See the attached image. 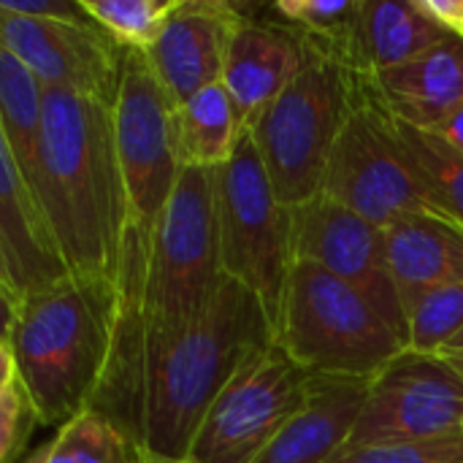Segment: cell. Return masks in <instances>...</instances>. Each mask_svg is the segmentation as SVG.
Here are the masks:
<instances>
[{
  "label": "cell",
  "instance_id": "6da1fadb",
  "mask_svg": "<svg viewBox=\"0 0 463 463\" xmlns=\"http://www.w3.org/2000/svg\"><path fill=\"white\" fill-rule=\"evenodd\" d=\"M117 326L90 410L114 423L141 456L184 458L228 380L277 339L263 301L225 277L209 309L179 336L144 331L130 279L117 271Z\"/></svg>",
  "mask_w": 463,
  "mask_h": 463
},
{
  "label": "cell",
  "instance_id": "7a4b0ae2",
  "mask_svg": "<svg viewBox=\"0 0 463 463\" xmlns=\"http://www.w3.org/2000/svg\"><path fill=\"white\" fill-rule=\"evenodd\" d=\"M41 201L73 277L117 282L130 206L111 103L46 90Z\"/></svg>",
  "mask_w": 463,
  "mask_h": 463
},
{
  "label": "cell",
  "instance_id": "3957f363",
  "mask_svg": "<svg viewBox=\"0 0 463 463\" xmlns=\"http://www.w3.org/2000/svg\"><path fill=\"white\" fill-rule=\"evenodd\" d=\"M117 282L71 277L5 312L3 342L43 426L84 412L109 366L117 326Z\"/></svg>",
  "mask_w": 463,
  "mask_h": 463
},
{
  "label": "cell",
  "instance_id": "277c9868",
  "mask_svg": "<svg viewBox=\"0 0 463 463\" xmlns=\"http://www.w3.org/2000/svg\"><path fill=\"white\" fill-rule=\"evenodd\" d=\"M214 193V171L182 168L152 231L133 220L128 225L119 271L130 279L138 320L155 339L187 331L225 279Z\"/></svg>",
  "mask_w": 463,
  "mask_h": 463
},
{
  "label": "cell",
  "instance_id": "5b68a950",
  "mask_svg": "<svg viewBox=\"0 0 463 463\" xmlns=\"http://www.w3.org/2000/svg\"><path fill=\"white\" fill-rule=\"evenodd\" d=\"M274 331L285 353L312 377L372 383L407 350L358 288L307 260L290 269Z\"/></svg>",
  "mask_w": 463,
  "mask_h": 463
},
{
  "label": "cell",
  "instance_id": "8992f818",
  "mask_svg": "<svg viewBox=\"0 0 463 463\" xmlns=\"http://www.w3.org/2000/svg\"><path fill=\"white\" fill-rule=\"evenodd\" d=\"M350 111L353 76L309 57V65L250 130L285 206H301L323 193L326 168Z\"/></svg>",
  "mask_w": 463,
  "mask_h": 463
},
{
  "label": "cell",
  "instance_id": "52a82bcc",
  "mask_svg": "<svg viewBox=\"0 0 463 463\" xmlns=\"http://www.w3.org/2000/svg\"><path fill=\"white\" fill-rule=\"evenodd\" d=\"M214 176L222 274L250 288L277 323L293 269V209L279 201L252 133Z\"/></svg>",
  "mask_w": 463,
  "mask_h": 463
},
{
  "label": "cell",
  "instance_id": "ba28073f",
  "mask_svg": "<svg viewBox=\"0 0 463 463\" xmlns=\"http://www.w3.org/2000/svg\"><path fill=\"white\" fill-rule=\"evenodd\" d=\"M323 193L383 231L412 214H442L393 138L366 76H353V111L331 152Z\"/></svg>",
  "mask_w": 463,
  "mask_h": 463
},
{
  "label": "cell",
  "instance_id": "9c48e42d",
  "mask_svg": "<svg viewBox=\"0 0 463 463\" xmlns=\"http://www.w3.org/2000/svg\"><path fill=\"white\" fill-rule=\"evenodd\" d=\"M309 388L312 374L274 339L217 393L187 456L201 463H252L301 412Z\"/></svg>",
  "mask_w": 463,
  "mask_h": 463
},
{
  "label": "cell",
  "instance_id": "30bf717a",
  "mask_svg": "<svg viewBox=\"0 0 463 463\" xmlns=\"http://www.w3.org/2000/svg\"><path fill=\"white\" fill-rule=\"evenodd\" d=\"M174 103L160 87L146 52H125L114 114L117 157L128 190L130 220L149 228L165 209L182 163L176 155Z\"/></svg>",
  "mask_w": 463,
  "mask_h": 463
},
{
  "label": "cell",
  "instance_id": "8fae6325",
  "mask_svg": "<svg viewBox=\"0 0 463 463\" xmlns=\"http://www.w3.org/2000/svg\"><path fill=\"white\" fill-rule=\"evenodd\" d=\"M463 434V380L439 358L404 350L372 383L345 448Z\"/></svg>",
  "mask_w": 463,
  "mask_h": 463
},
{
  "label": "cell",
  "instance_id": "7c38bea8",
  "mask_svg": "<svg viewBox=\"0 0 463 463\" xmlns=\"http://www.w3.org/2000/svg\"><path fill=\"white\" fill-rule=\"evenodd\" d=\"M293 263H315L358 288L410 347V320L391 274L385 231L326 193L293 206Z\"/></svg>",
  "mask_w": 463,
  "mask_h": 463
},
{
  "label": "cell",
  "instance_id": "4fadbf2b",
  "mask_svg": "<svg viewBox=\"0 0 463 463\" xmlns=\"http://www.w3.org/2000/svg\"><path fill=\"white\" fill-rule=\"evenodd\" d=\"M0 46L19 57L43 90H62L114 106L125 49L95 24L0 14Z\"/></svg>",
  "mask_w": 463,
  "mask_h": 463
},
{
  "label": "cell",
  "instance_id": "5bb4252c",
  "mask_svg": "<svg viewBox=\"0 0 463 463\" xmlns=\"http://www.w3.org/2000/svg\"><path fill=\"white\" fill-rule=\"evenodd\" d=\"M73 271L60 247L43 201L22 179L8 149L0 144V296L3 309L57 288Z\"/></svg>",
  "mask_w": 463,
  "mask_h": 463
},
{
  "label": "cell",
  "instance_id": "9a60e30c",
  "mask_svg": "<svg viewBox=\"0 0 463 463\" xmlns=\"http://www.w3.org/2000/svg\"><path fill=\"white\" fill-rule=\"evenodd\" d=\"M247 5L228 0H182L157 43L146 52L168 100L182 106L195 92L222 81L225 57Z\"/></svg>",
  "mask_w": 463,
  "mask_h": 463
},
{
  "label": "cell",
  "instance_id": "2e32d148",
  "mask_svg": "<svg viewBox=\"0 0 463 463\" xmlns=\"http://www.w3.org/2000/svg\"><path fill=\"white\" fill-rule=\"evenodd\" d=\"M307 65L309 52L296 33L277 19L252 16V8L247 5V16L231 41L222 71V87L247 133Z\"/></svg>",
  "mask_w": 463,
  "mask_h": 463
},
{
  "label": "cell",
  "instance_id": "e0dca14e",
  "mask_svg": "<svg viewBox=\"0 0 463 463\" xmlns=\"http://www.w3.org/2000/svg\"><path fill=\"white\" fill-rule=\"evenodd\" d=\"M366 84L393 119L434 130L463 100V41L448 35L415 60L366 76Z\"/></svg>",
  "mask_w": 463,
  "mask_h": 463
},
{
  "label": "cell",
  "instance_id": "ac0fdd59",
  "mask_svg": "<svg viewBox=\"0 0 463 463\" xmlns=\"http://www.w3.org/2000/svg\"><path fill=\"white\" fill-rule=\"evenodd\" d=\"M402 304L410 312L431 293L463 282V225L448 214H412L385 228Z\"/></svg>",
  "mask_w": 463,
  "mask_h": 463
},
{
  "label": "cell",
  "instance_id": "d6986e66",
  "mask_svg": "<svg viewBox=\"0 0 463 463\" xmlns=\"http://www.w3.org/2000/svg\"><path fill=\"white\" fill-rule=\"evenodd\" d=\"M366 393L369 383L364 380L312 377L301 412L252 463H328L347 445Z\"/></svg>",
  "mask_w": 463,
  "mask_h": 463
},
{
  "label": "cell",
  "instance_id": "ffe728a7",
  "mask_svg": "<svg viewBox=\"0 0 463 463\" xmlns=\"http://www.w3.org/2000/svg\"><path fill=\"white\" fill-rule=\"evenodd\" d=\"M43 84L0 46V144L38 198L43 193Z\"/></svg>",
  "mask_w": 463,
  "mask_h": 463
},
{
  "label": "cell",
  "instance_id": "44dd1931",
  "mask_svg": "<svg viewBox=\"0 0 463 463\" xmlns=\"http://www.w3.org/2000/svg\"><path fill=\"white\" fill-rule=\"evenodd\" d=\"M271 11L307 46L347 76H369L361 43V0H277Z\"/></svg>",
  "mask_w": 463,
  "mask_h": 463
},
{
  "label": "cell",
  "instance_id": "7402d4cb",
  "mask_svg": "<svg viewBox=\"0 0 463 463\" xmlns=\"http://www.w3.org/2000/svg\"><path fill=\"white\" fill-rule=\"evenodd\" d=\"M448 35L418 0H361V43L369 76L415 60Z\"/></svg>",
  "mask_w": 463,
  "mask_h": 463
},
{
  "label": "cell",
  "instance_id": "603a6c76",
  "mask_svg": "<svg viewBox=\"0 0 463 463\" xmlns=\"http://www.w3.org/2000/svg\"><path fill=\"white\" fill-rule=\"evenodd\" d=\"M174 130L182 168L209 171L222 168L233 157L241 136L247 133L222 81L195 92L190 100L176 106Z\"/></svg>",
  "mask_w": 463,
  "mask_h": 463
},
{
  "label": "cell",
  "instance_id": "cb8c5ba5",
  "mask_svg": "<svg viewBox=\"0 0 463 463\" xmlns=\"http://www.w3.org/2000/svg\"><path fill=\"white\" fill-rule=\"evenodd\" d=\"M380 103V100H377ZM385 111V109H383ZM385 122L393 133V138L399 141V146L404 149V155L410 157V163L415 165L418 176L423 179V184L429 187L437 209L453 220H458L463 225V157L458 152H453L445 141H439L434 133L429 130H418L412 125H404L399 119H393L385 111Z\"/></svg>",
  "mask_w": 463,
  "mask_h": 463
},
{
  "label": "cell",
  "instance_id": "d4e9b609",
  "mask_svg": "<svg viewBox=\"0 0 463 463\" xmlns=\"http://www.w3.org/2000/svg\"><path fill=\"white\" fill-rule=\"evenodd\" d=\"M182 0H81L87 16L125 52H149Z\"/></svg>",
  "mask_w": 463,
  "mask_h": 463
},
{
  "label": "cell",
  "instance_id": "484cf974",
  "mask_svg": "<svg viewBox=\"0 0 463 463\" xmlns=\"http://www.w3.org/2000/svg\"><path fill=\"white\" fill-rule=\"evenodd\" d=\"M141 453L130 439L95 410L79 412L52 439L49 463H138Z\"/></svg>",
  "mask_w": 463,
  "mask_h": 463
},
{
  "label": "cell",
  "instance_id": "4316f807",
  "mask_svg": "<svg viewBox=\"0 0 463 463\" xmlns=\"http://www.w3.org/2000/svg\"><path fill=\"white\" fill-rule=\"evenodd\" d=\"M38 426L43 423L19 374L16 358L11 347L0 342V463L22 461Z\"/></svg>",
  "mask_w": 463,
  "mask_h": 463
},
{
  "label": "cell",
  "instance_id": "83f0119b",
  "mask_svg": "<svg viewBox=\"0 0 463 463\" xmlns=\"http://www.w3.org/2000/svg\"><path fill=\"white\" fill-rule=\"evenodd\" d=\"M461 331L463 282H456L431 293L410 312V347L407 350L437 355Z\"/></svg>",
  "mask_w": 463,
  "mask_h": 463
},
{
  "label": "cell",
  "instance_id": "f1b7e54d",
  "mask_svg": "<svg viewBox=\"0 0 463 463\" xmlns=\"http://www.w3.org/2000/svg\"><path fill=\"white\" fill-rule=\"evenodd\" d=\"M328 463H463V434L423 442L342 448Z\"/></svg>",
  "mask_w": 463,
  "mask_h": 463
},
{
  "label": "cell",
  "instance_id": "f546056e",
  "mask_svg": "<svg viewBox=\"0 0 463 463\" xmlns=\"http://www.w3.org/2000/svg\"><path fill=\"white\" fill-rule=\"evenodd\" d=\"M0 14H16L30 19H57L73 24H95L81 0H0Z\"/></svg>",
  "mask_w": 463,
  "mask_h": 463
},
{
  "label": "cell",
  "instance_id": "4dcf8cb0",
  "mask_svg": "<svg viewBox=\"0 0 463 463\" xmlns=\"http://www.w3.org/2000/svg\"><path fill=\"white\" fill-rule=\"evenodd\" d=\"M420 8L442 24L450 35L463 41V0H418Z\"/></svg>",
  "mask_w": 463,
  "mask_h": 463
},
{
  "label": "cell",
  "instance_id": "1f68e13d",
  "mask_svg": "<svg viewBox=\"0 0 463 463\" xmlns=\"http://www.w3.org/2000/svg\"><path fill=\"white\" fill-rule=\"evenodd\" d=\"M429 133H434L439 141H445L453 152H458L463 157V100Z\"/></svg>",
  "mask_w": 463,
  "mask_h": 463
},
{
  "label": "cell",
  "instance_id": "d6a6232c",
  "mask_svg": "<svg viewBox=\"0 0 463 463\" xmlns=\"http://www.w3.org/2000/svg\"><path fill=\"white\" fill-rule=\"evenodd\" d=\"M437 355H439V358H442V361H445V364H448V366L463 380V331L458 336H453Z\"/></svg>",
  "mask_w": 463,
  "mask_h": 463
},
{
  "label": "cell",
  "instance_id": "836d02e7",
  "mask_svg": "<svg viewBox=\"0 0 463 463\" xmlns=\"http://www.w3.org/2000/svg\"><path fill=\"white\" fill-rule=\"evenodd\" d=\"M52 456V442H43V445H35L30 453H24V458L19 463H49Z\"/></svg>",
  "mask_w": 463,
  "mask_h": 463
},
{
  "label": "cell",
  "instance_id": "e575fe53",
  "mask_svg": "<svg viewBox=\"0 0 463 463\" xmlns=\"http://www.w3.org/2000/svg\"><path fill=\"white\" fill-rule=\"evenodd\" d=\"M138 463H201V461H195V458H190V456H184V458H171V456H141V461Z\"/></svg>",
  "mask_w": 463,
  "mask_h": 463
}]
</instances>
